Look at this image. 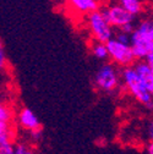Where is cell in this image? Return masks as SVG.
<instances>
[{
	"label": "cell",
	"mask_w": 153,
	"mask_h": 154,
	"mask_svg": "<svg viewBox=\"0 0 153 154\" xmlns=\"http://www.w3.org/2000/svg\"><path fill=\"white\" fill-rule=\"evenodd\" d=\"M146 134L149 142H153V120H151L146 126Z\"/></svg>",
	"instance_id": "ac0fdd59"
},
{
	"label": "cell",
	"mask_w": 153,
	"mask_h": 154,
	"mask_svg": "<svg viewBox=\"0 0 153 154\" xmlns=\"http://www.w3.org/2000/svg\"><path fill=\"white\" fill-rule=\"evenodd\" d=\"M16 121H17V125L21 127V130L26 131L27 133H31V132H34L37 130L42 128L39 118L30 108H22L18 111L16 116Z\"/></svg>",
	"instance_id": "52a82bcc"
},
{
	"label": "cell",
	"mask_w": 153,
	"mask_h": 154,
	"mask_svg": "<svg viewBox=\"0 0 153 154\" xmlns=\"http://www.w3.org/2000/svg\"><path fill=\"white\" fill-rule=\"evenodd\" d=\"M114 38H115L118 42H120L123 44H126V45H130V43H131V34L125 33L123 31L115 32V34H114Z\"/></svg>",
	"instance_id": "9a60e30c"
},
{
	"label": "cell",
	"mask_w": 153,
	"mask_h": 154,
	"mask_svg": "<svg viewBox=\"0 0 153 154\" xmlns=\"http://www.w3.org/2000/svg\"><path fill=\"white\" fill-rule=\"evenodd\" d=\"M28 136L31 137V140H32L33 142H38V141H41V138H42V136H43V131H42V128H41V130H37V131H34V132L28 133Z\"/></svg>",
	"instance_id": "e0dca14e"
},
{
	"label": "cell",
	"mask_w": 153,
	"mask_h": 154,
	"mask_svg": "<svg viewBox=\"0 0 153 154\" xmlns=\"http://www.w3.org/2000/svg\"><path fill=\"white\" fill-rule=\"evenodd\" d=\"M14 114L11 108L0 100V131H14Z\"/></svg>",
	"instance_id": "30bf717a"
},
{
	"label": "cell",
	"mask_w": 153,
	"mask_h": 154,
	"mask_svg": "<svg viewBox=\"0 0 153 154\" xmlns=\"http://www.w3.org/2000/svg\"><path fill=\"white\" fill-rule=\"evenodd\" d=\"M152 69H153V67H152Z\"/></svg>",
	"instance_id": "44dd1931"
},
{
	"label": "cell",
	"mask_w": 153,
	"mask_h": 154,
	"mask_svg": "<svg viewBox=\"0 0 153 154\" xmlns=\"http://www.w3.org/2000/svg\"><path fill=\"white\" fill-rule=\"evenodd\" d=\"M101 11L105 20L113 28L121 29L124 26L129 23H133L135 17L129 14L125 9H123L119 4H108L101 8Z\"/></svg>",
	"instance_id": "8992f818"
},
{
	"label": "cell",
	"mask_w": 153,
	"mask_h": 154,
	"mask_svg": "<svg viewBox=\"0 0 153 154\" xmlns=\"http://www.w3.org/2000/svg\"><path fill=\"white\" fill-rule=\"evenodd\" d=\"M91 53L97 60L105 61L109 59V53L107 48V43H101V42H95L93 41L91 44Z\"/></svg>",
	"instance_id": "7c38bea8"
},
{
	"label": "cell",
	"mask_w": 153,
	"mask_h": 154,
	"mask_svg": "<svg viewBox=\"0 0 153 154\" xmlns=\"http://www.w3.org/2000/svg\"><path fill=\"white\" fill-rule=\"evenodd\" d=\"M87 27L93 41L95 42L107 43L111 38H114V34H115L114 28L108 23L101 9L87 16Z\"/></svg>",
	"instance_id": "277c9868"
},
{
	"label": "cell",
	"mask_w": 153,
	"mask_h": 154,
	"mask_svg": "<svg viewBox=\"0 0 153 154\" xmlns=\"http://www.w3.org/2000/svg\"><path fill=\"white\" fill-rule=\"evenodd\" d=\"M15 149H16V154H38L33 147L26 142H18L15 144Z\"/></svg>",
	"instance_id": "4fadbf2b"
},
{
	"label": "cell",
	"mask_w": 153,
	"mask_h": 154,
	"mask_svg": "<svg viewBox=\"0 0 153 154\" xmlns=\"http://www.w3.org/2000/svg\"><path fill=\"white\" fill-rule=\"evenodd\" d=\"M121 82L126 91L133 97V99L145 105L147 109L153 110V94L148 92L135 67L130 66L121 70Z\"/></svg>",
	"instance_id": "7a4b0ae2"
},
{
	"label": "cell",
	"mask_w": 153,
	"mask_h": 154,
	"mask_svg": "<svg viewBox=\"0 0 153 154\" xmlns=\"http://www.w3.org/2000/svg\"><path fill=\"white\" fill-rule=\"evenodd\" d=\"M136 60H145L146 56L153 50V17L141 20L131 33L130 43Z\"/></svg>",
	"instance_id": "6da1fadb"
},
{
	"label": "cell",
	"mask_w": 153,
	"mask_h": 154,
	"mask_svg": "<svg viewBox=\"0 0 153 154\" xmlns=\"http://www.w3.org/2000/svg\"><path fill=\"white\" fill-rule=\"evenodd\" d=\"M67 5L79 15H89L101 9L98 0H66Z\"/></svg>",
	"instance_id": "ba28073f"
},
{
	"label": "cell",
	"mask_w": 153,
	"mask_h": 154,
	"mask_svg": "<svg viewBox=\"0 0 153 154\" xmlns=\"http://www.w3.org/2000/svg\"><path fill=\"white\" fill-rule=\"evenodd\" d=\"M109 2H110V0H98V3H99L101 5H108Z\"/></svg>",
	"instance_id": "ffe728a7"
},
{
	"label": "cell",
	"mask_w": 153,
	"mask_h": 154,
	"mask_svg": "<svg viewBox=\"0 0 153 154\" xmlns=\"http://www.w3.org/2000/svg\"><path fill=\"white\" fill-rule=\"evenodd\" d=\"M146 154H153V142H149L146 147Z\"/></svg>",
	"instance_id": "d6986e66"
},
{
	"label": "cell",
	"mask_w": 153,
	"mask_h": 154,
	"mask_svg": "<svg viewBox=\"0 0 153 154\" xmlns=\"http://www.w3.org/2000/svg\"><path fill=\"white\" fill-rule=\"evenodd\" d=\"M133 67H135L136 72L139 73L141 81L143 82V85L146 86L148 92L151 94H153V69L145 60L136 61Z\"/></svg>",
	"instance_id": "9c48e42d"
},
{
	"label": "cell",
	"mask_w": 153,
	"mask_h": 154,
	"mask_svg": "<svg viewBox=\"0 0 153 154\" xmlns=\"http://www.w3.org/2000/svg\"><path fill=\"white\" fill-rule=\"evenodd\" d=\"M8 69V56H6V51L4 48V44L0 39V73L5 72Z\"/></svg>",
	"instance_id": "5bb4252c"
},
{
	"label": "cell",
	"mask_w": 153,
	"mask_h": 154,
	"mask_svg": "<svg viewBox=\"0 0 153 154\" xmlns=\"http://www.w3.org/2000/svg\"><path fill=\"white\" fill-rule=\"evenodd\" d=\"M107 48L109 53V59L115 66L125 69L135 65L136 57L133 55L131 45L123 44L118 42L115 38H111L109 42H107Z\"/></svg>",
	"instance_id": "5b68a950"
},
{
	"label": "cell",
	"mask_w": 153,
	"mask_h": 154,
	"mask_svg": "<svg viewBox=\"0 0 153 154\" xmlns=\"http://www.w3.org/2000/svg\"><path fill=\"white\" fill-rule=\"evenodd\" d=\"M0 154H16L15 144L14 143H9V144H5L3 147H0Z\"/></svg>",
	"instance_id": "2e32d148"
},
{
	"label": "cell",
	"mask_w": 153,
	"mask_h": 154,
	"mask_svg": "<svg viewBox=\"0 0 153 154\" xmlns=\"http://www.w3.org/2000/svg\"><path fill=\"white\" fill-rule=\"evenodd\" d=\"M118 4L133 17L139 16L143 11V4L141 0H118Z\"/></svg>",
	"instance_id": "8fae6325"
},
{
	"label": "cell",
	"mask_w": 153,
	"mask_h": 154,
	"mask_svg": "<svg viewBox=\"0 0 153 154\" xmlns=\"http://www.w3.org/2000/svg\"><path fill=\"white\" fill-rule=\"evenodd\" d=\"M121 83V71L113 63H103L93 75V86L101 93L114 94Z\"/></svg>",
	"instance_id": "3957f363"
}]
</instances>
